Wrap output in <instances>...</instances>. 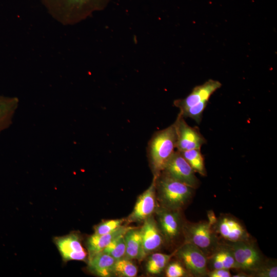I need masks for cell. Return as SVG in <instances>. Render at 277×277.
<instances>
[{
	"label": "cell",
	"mask_w": 277,
	"mask_h": 277,
	"mask_svg": "<svg viewBox=\"0 0 277 277\" xmlns=\"http://www.w3.org/2000/svg\"><path fill=\"white\" fill-rule=\"evenodd\" d=\"M51 16L66 25L102 8L107 0H41Z\"/></svg>",
	"instance_id": "1"
},
{
	"label": "cell",
	"mask_w": 277,
	"mask_h": 277,
	"mask_svg": "<svg viewBox=\"0 0 277 277\" xmlns=\"http://www.w3.org/2000/svg\"><path fill=\"white\" fill-rule=\"evenodd\" d=\"M176 141L173 124L156 131L152 135L148 143L147 152L154 176L157 177L161 173L175 152Z\"/></svg>",
	"instance_id": "2"
},
{
	"label": "cell",
	"mask_w": 277,
	"mask_h": 277,
	"mask_svg": "<svg viewBox=\"0 0 277 277\" xmlns=\"http://www.w3.org/2000/svg\"><path fill=\"white\" fill-rule=\"evenodd\" d=\"M155 186L163 207L174 210L181 209L189 201L194 189L163 173L155 177Z\"/></svg>",
	"instance_id": "3"
},
{
	"label": "cell",
	"mask_w": 277,
	"mask_h": 277,
	"mask_svg": "<svg viewBox=\"0 0 277 277\" xmlns=\"http://www.w3.org/2000/svg\"><path fill=\"white\" fill-rule=\"evenodd\" d=\"M183 232L185 242L199 248L207 256L219 244L217 237L208 222L187 223L183 226Z\"/></svg>",
	"instance_id": "4"
},
{
	"label": "cell",
	"mask_w": 277,
	"mask_h": 277,
	"mask_svg": "<svg viewBox=\"0 0 277 277\" xmlns=\"http://www.w3.org/2000/svg\"><path fill=\"white\" fill-rule=\"evenodd\" d=\"M227 244L232 250L238 269L252 272L266 261L250 240Z\"/></svg>",
	"instance_id": "5"
},
{
	"label": "cell",
	"mask_w": 277,
	"mask_h": 277,
	"mask_svg": "<svg viewBox=\"0 0 277 277\" xmlns=\"http://www.w3.org/2000/svg\"><path fill=\"white\" fill-rule=\"evenodd\" d=\"M176 254L186 270L192 275L205 276L207 275V256L196 246L185 243L177 250Z\"/></svg>",
	"instance_id": "6"
},
{
	"label": "cell",
	"mask_w": 277,
	"mask_h": 277,
	"mask_svg": "<svg viewBox=\"0 0 277 277\" xmlns=\"http://www.w3.org/2000/svg\"><path fill=\"white\" fill-rule=\"evenodd\" d=\"M180 113L173 123L176 132V148L177 151L199 149L206 143V139L196 127H192Z\"/></svg>",
	"instance_id": "7"
},
{
	"label": "cell",
	"mask_w": 277,
	"mask_h": 277,
	"mask_svg": "<svg viewBox=\"0 0 277 277\" xmlns=\"http://www.w3.org/2000/svg\"><path fill=\"white\" fill-rule=\"evenodd\" d=\"M161 173L194 189L199 185V180L195 172L177 150L175 151Z\"/></svg>",
	"instance_id": "8"
},
{
	"label": "cell",
	"mask_w": 277,
	"mask_h": 277,
	"mask_svg": "<svg viewBox=\"0 0 277 277\" xmlns=\"http://www.w3.org/2000/svg\"><path fill=\"white\" fill-rule=\"evenodd\" d=\"M216 234L228 242L234 243L250 240L245 227L236 218L228 215H222L212 225Z\"/></svg>",
	"instance_id": "9"
},
{
	"label": "cell",
	"mask_w": 277,
	"mask_h": 277,
	"mask_svg": "<svg viewBox=\"0 0 277 277\" xmlns=\"http://www.w3.org/2000/svg\"><path fill=\"white\" fill-rule=\"evenodd\" d=\"M222 86L216 80L210 79L204 84L195 86L185 98L174 101V105L182 112L201 103H208L211 95Z\"/></svg>",
	"instance_id": "10"
},
{
	"label": "cell",
	"mask_w": 277,
	"mask_h": 277,
	"mask_svg": "<svg viewBox=\"0 0 277 277\" xmlns=\"http://www.w3.org/2000/svg\"><path fill=\"white\" fill-rule=\"evenodd\" d=\"M54 242L64 262L71 260L85 261L86 252L82 244L80 236L71 233L62 236L56 237Z\"/></svg>",
	"instance_id": "11"
},
{
	"label": "cell",
	"mask_w": 277,
	"mask_h": 277,
	"mask_svg": "<svg viewBox=\"0 0 277 277\" xmlns=\"http://www.w3.org/2000/svg\"><path fill=\"white\" fill-rule=\"evenodd\" d=\"M157 214L159 228L163 238L168 242L173 241L179 236L183 229L179 210L163 207L157 211Z\"/></svg>",
	"instance_id": "12"
},
{
	"label": "cell",
	"mask_w": 277,
	"mask_h": 277,
	"mask_svg": "<svg viewBox=\"0 0 277 277\" xmlns=\"http://www.w3.org/2000/svg\"><path fill=\"white\" fill-rule=\"evenodd\" d=\"M155 177L150 186L138 198L133 211L128 217L130 222L144 221L151 216L156 207Z\"/></svg>",
	"instance_id": "13"
},
{
	"label": "cell",
	"mask_w": 277,
	"mask_h": 277,
	"mask_svg": "<svg viewBox=\"0 0 277 277\" xmlns=\"http://www.w3.org/2000/svg\"><path fill=\"white\" fill-rule=\"evenodd\" d=\"M140 232L145 256L158 249L162 244L163 236L156 222L151 216L144 221Z\"/></svg>",
	"instance_id": "14"
},
{
	"label": "cell",
	"mask_w": 277,
	"mask_h": 277,
	"mask_svg": "<svg viewBox=\"0 0 277 277\" xmlns=\"http://www.w3.org/2000/svg\"><path fill=\"white\" fill-rule=\"evenodd\" d=\"M209 263L212 270L217 269H238L232 250L228 244H218L210 254Z\"/></svg>",
	"instance_id": "15"
},
{
	"label": "cell",
	"mask_w": 277,
	"mask_h": 277,
	"mask_svg": "<svg viewBox=\"0 0 277 277\" xmlns=\"http://www.w3.org/2000/svg\"><path fill=\"white\" fill-rule=\"evenodd\" d=\"M88 268L92 273L102 277H107L113 274L116 260L103 251L88 259Z\"/></svg>",
	"instance_id": "16"
},
{
	"label": "cell",
	"mask_w": 277,
	"mask_h": 277,
	"mask_svg": "<svg viewBox=\"0 0 277 277\" xmlns=\"http://www.w3.org/2000/svg\"><path fill=\"white\" fill-rule=\"evenodd\" d=\"M131 227L122 226L116 230L105 234H93L87 241L89 258L100 252L115 238L125 234Z\"/></svg>",
	"instance_id": "17"
},
{
	"label": "cell",
	"mask_w": 277,
	"mask_h": 277,
	"mask_svg": "<svg viewBox=\"0 0 277 277\" xmlns=\"http://www.w3.org/2000/svg\"><path fill=\"white\" fill-rule=\"evenodd\" d=\"M126 244L125 258L143 259L145 256L143 251L140 229L131 228L124 234Z\"/></svg>",
	"instance_id": "18"
},
{
	"label": "cell",
	"mask_w": 277,
	"mask_h": 277,
	"mask_svg": "<svg viewBox=\"0 0 277 277\" xmlns=\"http://www.w3.org/2000/svg\"><path fill=\"white\" fill-rule=\"evenodd\" d=\"M18 104L16 97L0 95V133L10 126Z\"/></svg>",
	"instance_id": "19"
},
{
	"label": "cell",
	"mask_w": 277,
	"mask_h": 277,
	"mask_svg": "<svg viewBox=\"0 0 277 277\" xmlns=\"http://www.w3.org/2000/svg\"><path fill=\"white\" fill-rule=\"evenodd\" d=\"M180 152L195 172H197L203 176L206 175L204 158L201 149H194Z\"/></svg>",
	"instance_id": "20"
},
{
	"label": "cell",
	"mask_w": 277,
	"mask_h": 277,
	"mask_svg": "<svg viewBox=\"0 0 277 277\" xmlns=\"http://www.w3.org/2000/svg\"><path fill=\"white\" fill-rule=\"evenodd\" d=\"M171 256V255L162 253H153L147 261L146 270L152 274L160 273L167 265Z\"/></svg>",
	"instance_id": "21"
},
{
	"label": "cell",
	"mask_w": 277,
	"mask_h": 277,
	"mask_svg": "<svg viewBox=\"0 0 277 277\" xmlns=\"http://www.w3.org/2000/svg\"><path fill=\"white\" fill-rule=\"evenodd\" d=\"M102 251L108 254L116 260L124 258L126 252L124 234L113 240Z\"/></svg>",
	"instance_id": "22"
},
{
	"label": "cell",
	"mask_w": 277,
	"mask_h": 277,
	"mask_svg": "<svg viewBox=\"0 0 277 277\" xmlns=\"http://www.w3.org/2000/svg\"><path fill=\"white\" fill-rule=\"evenodd\" d=\"M137 268L130 259L124 258L116 260L114 265L113 274L124 277L136 275Z\"/></svg>",
	"instance_id": "23"
},
{
	"label": "cell",
	"mask_w": 277,
	"mask_h": 277,
	"mask_svg": "<svg viewBox=\"0 0 277 277\" xmlns=\"http://www.w3.org/2000/svg\"><path fill=\"white\" fill-rule=\"evenodd\" d=\"M251 274L259 277H276V263L275 261L266 260L258 269L251 272Z\"/></svg>",
	"instance_id": "24"
},
{
	"label": "cell",
	"mask_w": 277,
	"mask_h": 277,
	"mask_svg": "<svg viewBox=\"0 0 277 277\" xmlns=\"http://www.w3.org/2000/svg\"><path fill=\"white\" fill-rule=\"evenodd\" d=\"M123 219L111 220L105 221L94 227V234H105L112 232L122 226Z\"/></svg>",
	"instance_id": "25"
},
{
	"label": "cell",
	"mask_w": 277,
	"mask_h": 277,
	"mask_svg": "<svg viewBox=\"0 0 277 277\" xmlns=\"http://www.w3.org/2000/svg\"><path fill=\"white\" fill-rule=\"evenodd\" d=\"M186 270L183 265L177 262L170 263L166 270V275L167 277H182L186 275Z\"/></svg>",
	"instance_id": "26"
},
{
	"label": "cell",
	"mask_w": 277,
	"mask_h": 277,
	"mask_svg": "<svg viewBox=\"0 0 277 277\" xmlns=\"http://www.w3.org/2000/svg\"><path fill=\"white\" fill-rule=\"evenodd\" d=\"M207 275L210 277H230L231 274L229 269H217L208 271Z\"/></svg>",
	"instance_id": "27"
}]
</instances>
